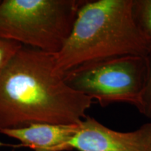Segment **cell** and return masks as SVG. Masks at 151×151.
Here are the masks:
<instances>
[{
  "label": "cell",
  "instance_id": "6da1fadb",
  "mask_svg": "<svg viewBox=\"0 0 151 151\" xmlns=\"http://www.w3.org/2000/svg\"><path fill=\"white\" fill-rule=\"evenodd\" d=\"M92 104L67 84L54 55L31 47L22 46L0 75V130L78 124Z\"/></svg>",
  "mask_w": 151,
  "mask_h": 151
},
{
  "label": "cell",
  "instance_id": "ba28073f",
  "mask_svg": "<svg viewBox=\"0 0 151 151\" xmlns=\"http://www.w3.org/2000/svg\"><path fill=\"white\" fill-rule=\"evenodd\" d=\"M148 72L144 88L136 108L146 118L151 119V47L146 55Z\"/></svg>",
  "mask_w": 151,
  "mask_h": 151
},
{
  "label": "cell",
  "instance_id": "52a82bcc",
  "mask_svg": "<svg viewBox=\"0 0 151 151\" xmlns=\"http://www.w3.org/2000/svg\"><path fill=\"white\" fill-rule=\"evenodd\" d=\"M132 10L137 27L151 41V0H132Z\"/></svg>",
  "mask_w": 151,
  "mask_h": 151
},
{
  "label": "cell",
  "instance_id": "277c9868",
  "mask_svg": "<svg viewBox=\"0 0 151 151\" xmlns=\"http://www.w3.org/2000/svg\"><path fill=\"white\" fill-rule=\"evenodd\" d=\"M146 57L126 55L85 64L64 74L71 89L96 99L102 106L137 105L147 78Z\"/></svg>",
  "mask_w": 151,
  "mask_h": 151
},
{
  "label": "cell",
  "instance_id": "5b68a950",
  "mask_svg": "<svg viewBox=\"0 0 151 151\" xmlns=\"http://www.w3.org/2000/svg\"><path fill=\"white\" fill-rule=\"evenodd\" d=\"M78 151H151V122L132 132L111 129L87 116L68 144Z\"/></svg>",
  "mask_w": 151,
  "mask_h": 151
},
{
  "label": "cell",
  "instance_id": "9c48e42d",
  "mask_svg": "<svg viewBox=\"0 0 151 151\" xmlns=\"http://www.w3.org/2000/svg\"><path fill=\"white\" fill-rule=\"evenodd\" d=\"M22 46L16 41L0 39V75Z\"/></svg>",
  "mask_w": 151,
  "mask_h": 151
},
{
  "label": "cell",
  "instance_id": "8992f818",
  "mask_svg": "<svg viewBox=\"0 0 151 151\" xmlns=\"http://www.w3.org/2000/svg\"><path fill=\"white\" fill-rule=\"evenodd\" d=\"M78 129V124L59 125L32 124L29 126L0 130V134L19 141L17 146L28 147L34 151L69 150L68 144Z\"/></svg>",
  "mask_w": 151,
  "mask_h": 151
},
{
  "label": "cell",
  "instance_id": "7a4b0ae2",
  "mask_svg": "<svg viewBox=\"0 0 151 151\" xmlns=\"http://www.w3.org/2000/svg\"><path fill=\"white\" fill-rule=\"evenodd\" d=\"M132 0L86 1L61 50L54 55L62 74L91 62L126 55L146 57L151 47L132 16Z\"/></svg>",
  "mask_w": 151,
  "mask_h": 151
},
{
  "label": "cell",
  "instance_id": "3957f363",
  "mask_svg": "<svg viewBox=\"0 0 151 151\" xmlns=\"http://www.w3.org/2000/svg\"><path fill=\"white\" fill-rule=\"evenodd\" d=\"M86 0L0 1V39L55 55Z\"/></svg>",
  "mask_w": 151,
  "mask_h": 151
}]
</instances>
